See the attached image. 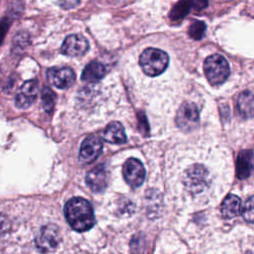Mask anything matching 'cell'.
Returning <instances> with one entry per match:
<instances>
[{
  "label": "cell",
  "mask_w": 254,
  "mask_h": 254,
  "mask_svg": "<svg viewBox=\"0 0 254 254\" xmlns=\"http://www.w3.org/2000/svg\"><path fill=\"white\" fill-rule=\"evenodd\" d=\"M64 211L67 223L77 232L87 231L95 224L93 208L84 198H70L64 204Z\"/></svg>",
  "instance_id": "1"
},
{
  "label": "cell",
  "mask_w": 254,
  "mask_h": 254,
  "mask_svg": "<svg viewBox=\"0 0 254 254\" xmlns=\"http://www.w3.org/2000/svg\"><path fill=\"white\" fill-rule=\"evenodd\" d=\"M139 62L146 74L156 76L161 74L167 68L169 56L162 50L149 48L142 53Z\"/></svg>",
  "instance_id": "2"
},
{
  "label": "cell",
  "mask_w": 254,
  "mask_h": 254,
  "mask_svg": "<svg viewBox=\"0 0 254 254\" xmlns=\"http://www.w3.org/2000/svg\"><path fill=\"white\" fill-rule=\"evenodd\" d=\"M203 68L207 80L212 85H219L223 83L230 72L227 61L224 57L218 54L211 55L206 58Z\"/></svg>",
  "instance_id": "3"
},
{
  "label": "cell",
  "mask_w": 254,
  "mask_h": 254,
  "mask_svg": "<svg viewBox=\"0 0 254 254\" xmlns=\"http://www.w3.org/2000/svg\"><path fill=\"white\" fill-rule=\"evenodd\" d=\"M61 241L60 229L55 224L44 225L35 239L36 247L43 253L54 251Z\"/></svg>",
  "instance_id": "4"
},
{
  "label": "cell",
  "mask_w": 254,
  "mask_h": 254,
  "mask_svg": "<svg viewBox=\"0 0 254 254\" xmlns=\"http://www.w3.org/2000/svg\"><path fill=\"white\" fill-rule=\"evenodd\" d=\"M198 119V108L192 102H184L180 106L176 116L177 125L187 132L193 130L197 126Z\"/></svg>",
  "instance_id": "5"
},
{
  "label": "cell",
  "mask_w": 254,
  "mask_h": 254,
  "mask_svg": "<svg viewBox=\"0 0 254 254\" xmlns=\"http://www.w3.org/2000/svg\"><path fill=\"white\" fill-rule=\"evenodd\" d=\"M207 171L199 165L189 168L184 176L186 188L192 192H199L206 188Z\"/></svg>",
  "instance_id": "6"
},
{
  "label": "cell",
  "mask_w": 254,
  "mask_h": 254,
  "mask_svg": "<svg viewBox=\"0 0 254 254\" xmlns=\"http://www.w3.org/2000/svg\"><path fill=\"white\" fill-rule=\"evenodd\" d=\"M145 168L142 163L134 158L128 159L123 166V176L132 188L140 187L145 180Z\"/></svg>",
  "instance_id": "7"
},
{
  "label": "cell",
  "mask_w": 254,
  "mask_h": 254,
  "mask_svg": "<svg viewBox=\"0 0 254 254\" xmlns=\"http://www.w3.org/2000/svg\"><path fill=\"white\" fill-rule=\"evenodd\" d=\"M102 141L97 136L85 138L80 146L78 159L82 164H90L97 159L102 151Z\"/></svg>",
  "instance_id": "8"
},
{
  "label": "cell",
  "mask_w": 254,
  "mask_h": 254,
  "mask_svg": "<svg viewBox=\"0 0 254 254\" xmlns=\"http://www.w3.org/2000/svg\"><path fill=\"white\" fill-rule=\"evenodd\" d=\"M47 77L53 85L61 89H64L71 86L75 80V74L73 70L66 66H55L49 68L47 71Z\"/></svg>",
  "instance_id": "9"
},
{
  "label": "cell",
  "mask_w": 254,
  "mask_h": 254,
  "mask_svg": "<svg viewBox=\"0 0 254 254\" xmlns=\"http://www.w3.org/2000/svg\"><path fill=\"white\" fill-rule=\"evenodd\" d=\"M38 94V80L25 81L15 96V105L20 109L29 108L35 101Z\"/></svg>",
  "instance_id": "10"
},
{
  "label": "cell",
  "mask_w": 254,
  "mask_h": 254,
  "mask_svg": "<svg viewBox=\"0 0 254 254\" xmlns=\"http://www.w3.org/2000/svg\"><path fill=\"white\" fill-rule=\"evenodd\" d=\"M88 50L87 40L79 34H73L67 36L61 48V52L69 57L82 56Z\"/></svg>",
  "instance_id": "11"
},
{
  "label": "cell",
  "mask_w": 254,
  "mask_h": 254,
  "mask_svg": "<svg viewBox=\"0 0 254 254\" xmlns=\"http://www.w3.org/2000/svg\"><path fill=\"white\" fill-rule=\"evenodd\" d=\"M87 187L94 192H101L107 187V173L103 166H97L90 170L85 177Z\"/></svg>",
  "instance_id": "12"
},
{
  "label": "cell",
  "mask_w": 254,
  "mask_h": 254,
  "mask_svg": "<svg viewBox=\"0 0 254 254\" xmlns=\"http://www.w3.org/2000/svg\"><path fill=\"white\" fill-rule=\"evenodd\" d=\"M253 153L251 150H243L238 154L236 161V176L240 180L248 178L252 173Z\"/></svg>",
  "instance_id": "13"
},
{
  "label": "cell",
  "mask_w": 254,
  "mask_h": 254,
  "mask_svg": "<svg viewBox=\"0 0 254 254\" xmlns=\"http://www.w3.org/2000/svg\"><path fill=\"white\" fill-rule=\"evenodd\" d=\"M106 73L105 66L96 61L90 62L82 70L81 79L85 82L94 83L99 81Z\"/></svg>",
  "instance_id": "14"
},
{
  "label": "cell",
  "mask_w": 254,
  "mask_h": 254,
  "mask_svg": "<svg viewBox=\"0 0 254 254\" xmlns=\"http://www.w3.org/2000/svg\"><path fill=\"white\" fill-rule=\"evenodd\" d=\"M103 137L107 142L113 144H123L127 140L122 124L116 121H113L107 125L103 133Z\"/></svg>",
  "instance_id": "15"
},
{
  "label": "cell",
  "mask_w": 254,
  "mask_h": 254,
  "mask_svg": "<svg viewBox=\"0 0 254 254\" xmlns=\"http://www.w3.org/2000/svg\"><path fill=\"white\" fill-rule=\"evenodd\" d=\"M241 211V199L235 194H228L221 204V214L230 219L237 216Z\"/></svg>",
  "instance_id": "16"
},
{
  "label": "cell",
  "mask_w": 254,
  "mask_h": 254,
  "mask_svg": "<svg viewBox=\"0 0 254 254\" xmlns=\"http://www.w3.org/2000/svg\"><path fill=\"white\" fill-rule=\"evenodd\" d=\"M237 109L239 114L244 118L248 119L252 117L253 113V96L250 90L243 91L239 94L237 99Z\"/></svg>",
  "instance_id": "17"
},
{
  "label": "cell",
  "mask_w": 254,
  "mask_h": 254,
  "mask_svg": "<svg viewBox=\"0 0 254 254\" xmlns=\"http://www.w3.org/2000/svg\"><path fill=\"white\" fill-rule=\"evenodd\" d=\"M191 3L190 1L178 2L170 12V19L172 21H179L183 19L190 10Z\"/></svg>",
  "instance_id": "18"
},
{
  "label": "cell",
  "mask_w": 254,
  "mask_h": 254,
  "mask_svg": "<svg viewBox=\"0 0 254 254\" xmlns=\"http://www.w3.org/2000/svg\"><path fill=\"white\" fill-rule=\"evenodd\" d=\"M41 97H42L43 108L45 109L46 112L51 113L54 110L55 102H56V94H55V92L50 87L45 86L42 89Z\"/></svg>",
  "instance_id": "19"
},
{
  "label": "cell",
  "mask_w": 254,
  "mask_h": 254,
  "mask_svg": "<svg viewBox=\"0 0 254 254\" xmlns=\"http://www.w3.org/2000/svg\"><path fill=\"white\" fill-rule=\"evenodd\" d=\"M205 24L201 21L194 20L189 28V36L194 40H200L205 32Z\"/></svg>",
  "instance_id": "20"
},
{
  "label": "cell",
  "mask_w": 254,
  "mask_h": 254,
  "mask_svg": "<svg viewBox=\"0 0 254 254\" xmlns=\"http://www.w3.org/2000/svg\"><path fill=\"white\" fill-rule=\"evenodd\" d=\"M242 214L244 219L249 222L252 223L253 222V196H250L244 203V206L242 208Z\"/></svg>",
  "instance_id": "21"
},
{
  "label": "cell",
  "mask_w": 254,
  "mask_h": 254,
  "mask_svg": "<svg viewBox=\"0 0 254 254\" xmlns=\"http://www.w3.org/2000/svg\"><path fill=\"white\" fill-rule=\"evenodd\" d=\"M9 26H10V21L8 20V18H4L0 21V45L8 31Z\"/></svg>",
  "instance_id": "22"
}]
</instances>
